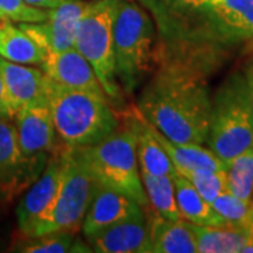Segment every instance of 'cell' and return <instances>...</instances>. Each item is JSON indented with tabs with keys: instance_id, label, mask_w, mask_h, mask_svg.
I'll return each mask as SVG.
<instances>
[{
	"instance_id": "6da1fadb",
	"label": "cell",
	"mask_w": 253,
	"mask_h": 253,
	"mask_svg": "<svg viewBox=\"0 0 253 253\" xmlns=\"http://www.w3.org/2000/svg\"><path fill=\"white\" fill-rule=\"evenodd\" d=\"M169 61L207 76L232 49L253 54V0H212L191 11L148 4Z\"/></svg>"
},
{
	"instance_id": "7a4b0ae2",
	"label": "cell",
	"mask_w": 253,
	"mask_h": 253,
	"mask_svg": "<svg viewBox=\"0 0 253 253\" xmlns=\"http://www.w3.org/2000/svg\"><path fill=\"white\" fill-rule=\"evenodd\" d=\"M139 114L176 144L206 145L211 96L206 75L187 65L165 59L142 90Z\"/></svg>"
},
{
	"instance_id": "3957f363",
	"label": "cell",
	"mask_w": 253,
	"mask_h": 253,
	"mask_svg": "<svg viewBox=\"0 0 253 253\" xmlns=\"http://www.w3.org/2000/svg\"><path fill=\"white\" fill-rule=\"evenodd\" d=\"M46 103L59 141L69 148L99 144L120 126L109 100L87 91L66 89L51 79Z\"/></svg>"
},
{
	"instance_id": "277c9868",
	"label": "cell",
	"mask_w": 253,
	"mask_h": 253,
	"mask_svg": "<svg viewBox=\"0 0 253 253\" xmlns=\"http://www.w3.org/2000/svg\"><path fill=\"white\" fill-rule=\"evenodd\" d=\"M208 148L226 163L253 146V109L242 69L234 71L211 97Z\"/></svg>"
},
{
	"instance_id": "5b68a950",
	"label": "cell",
	"mask_w": 253,
	"mask_h": 253,
	"mask_svg": "<svg viewBox=\"0 0 253 253\" xmlns=\"http://www.w3.org/2000/svg\"><path fill=\"white\" fill-rule=\"evenodd\" d=\"M113 34L118 84L134 93L156 59L154 17L134 0H118Z\"/></svg>"
},
{
	"instance_id": "8992f818",
	"label": "cell",
	"mask_w": 253,
	"mask_h": 253,
	"mask_svg": "<svg viewBox=\"0 0 253 253\" xmlns=\"http://www.w3.org/2000/svg\"><path fill=\"white\" fill-rule=\"evenodd\" d=\"M136 138L132 120L99 144L79 148L83 162L100 186L120 191L144 208L149 204L136 158Z\"/></svg>"
},
{
	"instance_id": "52a82bcc",
	"label": "cell",
	"mask_w": 253,
	"mask_h": 253,
	"mask_svg": "<svg viewBox=\"0 0 253 253\" xmlns=\"http://www.w3.org/2000/svg\"><path fill=\"white\" fill-rule=\"evenodd\" d=\"M62 159L61 180L52 203L38 219L30 236L58 231H76L84 219L100 183L82 159L79 148L63 145L59 149Z\"/></svg>"
},
{
	"instance_id": "ba28073f",
	"label": "cell",
	"mask_w": 253,
	"mask_h": 253,
	"mask_svg": "<svg viewBox=\"0 0 253 253\" xmlns=\"http://www.w3.org/2000/svg\"><path fill=\"white\" fill-rule=\"evenodd\" d=\"M117 4L118 0L90 1L75 40V49L90 63L103 90L116 103L121 100V87L116 76L113 34Z\"/></svg>"
},
{
	"instance_id": "9c48e42d",
	"label": "cell",
	"mask_w": 253,
	"mask_h": 253,
	"mask_svg": "<svg viewBox=\"0 0 253 253\" xmlns=\"http://www.w3.org/2000/svg\"><path fill=\"white\" fill-rule=\"evenodd\" d=\"M48 159H28L18 145L16 126L0 120V203H9L40 177Z\"/></svg>"
},
{
	"instance_id": "30bf717a",
	"label": "cell",
	"mask_w": 253,
	"mask_h": 253,
	"mask_svg": "<svg viewBox=\"0 0 253 253\" xmlns=\"http://www.w3.org/2000/svg\"><path fill=\"white\" fill-rule=\"evenodd\" d=\"M90 1L68 0L54 9H48V17L42 23H20L28 36L42 51H65L75 48L76 33L81 20Z\"/></svg>"
},
{
	"instance_id": "8fae6325",
	"label": "cell",
	"mask_w": 253,
	"mask_h": 253,
	"mask_svg": "<svg viewBox=\"0 0 253 253\" xmlns=\"http://www.w3.org/2000/svg\"><path fill=\"white\" fill-rule=\"evenodd\" d=\"M16 131L20 149L28 159H49L58 152V134L48 103L24 107L16 113Z\"/></svg>"
},
{
	"instance_id": "7c38bea8",
	"label": "cell",
	"mask_w": 253,
	"mask_h": 253,
	"mask_svg": "<svg viewBox=\"0 0 253 253\" xmlns=\"http://www.w3.org/2000/svg\"><path fill=\"white\" fill-rule=\"evenodd\" d=\"M41 69L51 81L62 87L87 91L109 100L90 63L75 48L65 51H45Z\"/></svg>"
},
{
	"instance_id": "4fadbf2b",
	"label": "cell",
	"mask_w": 253,
	"mask_h": 253,
	"mask_svg": "<svg viewBox=\"0 0 253 253\" xmlns=\"http://www.w3.org/2000/svg\"><path fill=\"white\" fill-rule=\"evenodd\" d=\"M61 149V148H59ZM55 152L48 159L40 177L30 187L17 207V222L20 231L26 236L31 235L38 219L52 203L61 180L62 159L61 152Z\"/></svg>"
},
{
	"instance_id": "5bb4252c",
	"label": "cell",
	"mask_w": 253,
	"mask_h": 253,
	"mask_svg": "<svg viewBox=\"0 0 253 253\" xmlns=\"http://www.w3.org/2000/svg\"><path fill=\"white\" fill-rule=\"evenodd\" d=\"M0 75L16 113L24 107L46 103L49 78L42 69L0 58Z\"/></svg>"
},
{
	"instance_id": "9a60e30c",
	"label": "cell",
	"mask_w": 253,
	"mask_h": 253,
	"mask_svg": "<svg viewBox=\"0 0 253 253\" xmlns=\"http://www.w3.org/2000/svg\"><path fill=\"white\" fill-rule=\"evenodd\" d=\"M93 252L149 253V224L145 217L126 219L86 236Z\"/></svg>"
},
{
	"instance_id": "2e32d148",
	"label": "cell",
	"mask_w": 253,
	"mask_h": 253,
	"mask_svg": "<svg viewBox=\"0 0 253 253\" xmlns=\"http://www.w3.org/2000/svg\"><path fill=\"white\" fill-rule=\"evenodd\" d=\"M145 217L142 207L128 196L100 186L82 222L84 236L126 219Z\"/></svg>"
},
{
	"instance_id": "e0dca14e",
	"label": "cell",
	"mask_w": 253,
	"mask_h": 253,
	"mask_svg": "<svg viewBox=\"0 0 253 253\" xmlns=\"http://www.w3.org/2000/svg\"><path fill=\"white\" fill-rule=\"evenodd\" d=\"M136 138V158L142 172L155 176H176V168L161 144L155 128L145 120L139 111L132 118Z\"/></svg>"
},
{
	"instance_id": "ac0fdd59",
	"label": "cell",
	"mask_w": 253,
	"mask_h": 253,
	"mask_svg": "<svg viewBox=\"0 0 253 253\" xmlns=\"http://www.w3.org/2000/svg\"><path fill=\"white\" fill-rule=\"evenodd\" d=\"M151 252L154 253H196L197 242L186 219H166L155 214L149 222Z\"/></svg>"
},
{
	"instance_id": "d6986e66",
	"label": "cell",
	"mask_w": 253,
	"mask_h": 253,
	"mask_svg": "<svg viewBox=\"0 0 253 253\" xmlns=\"http://www.w3.org/2000/svg\"><path fill=\"white\" fill-rule=\"evenodd\" d=\"M174 189L177 208L183 219L196 225L228 226L212 204L203 199L196 187L179 173L174 176Z\"/></svg>"
},
{
	"instance_id": "ffe728a7",
	"label": "cell",
	"mask_w": 253,
	"mask_h": 253,
	"mask_svg": "<svg viewBox=\"0 0 253 253\" xmlns=\"http://www.w3.org/2000/svg\"><path fill=\"white\" fill-rule=\"evenodd\" d=\"M0 58L21 65L41 66L44 51L27 33L13 21L0 20Z\"/></svg>"
},
{
	"instance_id": "44dd1931",
	"label": "cell",
	"mask_w": 253,
	"mask_h": 253,
	"mask_svg": "<svg viewBox=\"0 0 253 253\" xmlns=\"http://www.w3.org/2000/svg\"><path fill=\"white\" fill-rule=\"evenodd\" d=\"M156 131V129H155ZM161 144L168 152L170 161L176 168V172L183 173L187 170H221L225 169V163L210 148L199 144H176L159 131H156Z\"/></svg>"
},
{
	"instance_id": "7402d4cb",
	"label": "cell",
	"mask_w": 253,
	"mask_h": 253,
	"mask_svg": "<svg viewBox=\"0 0 253 253\" xmlns=\"http://www.w3.org/2000/svg\"><path fill=\"white\" fill-rule=\"evenodd\" d=\"M145 193L155 212L166 219H181L174 189V176H155L141 170Z\"/></svg>"
},
{
	"instance_id": "603a6c76",
	"label": "cell",
	"mask_w": 253,
	"mask_h": 253,
	"mask_svg": "<svg viewBox=\"0 0 253 253\" xmlns=\"http://www.w3.org/2000/svg\"><path fill=\"white\" fill-rule=\"evenodd\" d=\"M17 245L16 251L24 253H72L93 252L86 244L78 239L71 231H58L38 236H27Z\"/></svg>"
},
{
	"instance_id": "cb8c5ba5",
	"label": "cell",
	"mask_w": 253,
	"mask_h": 253,
	"mask_svg": "<svg viewBox=\"0 0 253 253\" xmlns=\"http://www.w3.org/2000/svg\"><path fill=\"white\" fill-rule=\"evenodd\" d=\"M228 191L238 199L253 201V146L225 163Z\"/></svg>"
},
{
	"instance_id": "d4e9b609",
	"label": "cell",
	"mask_w": 253,
	"mask_h": 253,
	"mask_svg": "<svg viewBox=\"0 0 253 253\" xmlns=\"http://www.w3.org/2000/svg\"><path fill=\"white\" fill-rule=\"evenodd\" d=\"M212 207L224 218L228 226L251 228L253 226V201L248 203L225 191L212 201Z\"/></svg>"
},
{
	"instance_id": "484cf974",
	"label": "cell",
	"mask_w": 253,
	"mask_h": 253,
	"mask_svg": "<svg viewBox=\"0 0 253 253\" xmlns=\"http://www.w3.org/2000/svg\"><path fill=\"white\" fill-rule=\"evenodd\" d=\"M184 176L187 180L196 187L203 199L212 204L219 194L228 191V181H226V170H187L179 173Z\"/></svg>"
},
{
	"instance_id": "4316f807",
	"label": "cell",
	"mask_w": 253,
	"mask_h": 253,
	"mask_svg": "<svg viewBox=\"0 0 253 253\" xmlns=\"http://www.w3.org/2000/svg\"><path fill=\"white\" fill-rule=\"evenodd\" d=\"M0 14L13 23H42L48 11L28 4L26 0H0Z\"/></svg>"
},
{
	"instance_id": "83f0119b",
	"label": "cell",
	"mask_w": 253,
	"mask_h": 253,
	"mask_svg": "<svg viewBox=\"0 0 253 253\" xmlns=\"http://www.w3.org/2000/svg\"><path fill=\"white\" fill-rule=\"evenodd\" d=\"M144 6L154 4L173 11H191L207 6L212 0H139Z\"/></svg>"
},
{
	"instance_id": "f1b7e54d",
	"label": "cell",
	"mask_w": 253,
	"mask_h": 253,
	"mask_svg": "<svg viewBox=\"0 0 253 253\" xmlns=\"http://www.w3.org/2000/svg\"><path fill=\"white\" fill-rule=\"evenodd\" d=\"M14 116H16V111L13 109V106H11L6 84L3 82L1 75H0V120L11 121V120H14Z\"/></svg>"
},
{
	"instance_id": "f546056e",
	"label": "cell",
	"mask_w": 253,
	"mask_h": 253,
	"mask_svg": "<svg viewBox=\"0 0 253 253\" xmlns=\"http://www.w3.org/2000/svg\"><path fill=\"white\" fill-rule=\"evenodd\" d=\"M246 82H248V87H249V94H251V101H252L253 109V54L249 55V58L246 59L244 68H242Z\"/></svg>"
},
{
	"instance_id": "4dcf8cb0",
	"label": "cell",
	"mask_w": 253,
	"mask_h": 253,
	"mask_svg": "<svg viewBox=\"0 0 253 253\" xmlns=\"http://www.w3.org/2000/svg\"><path fill=\"white\" fill-rule=\"evenodd\" d=\"M28 4L34 6V7H40V9H54L56 6H59L63 1H68V0H26Z\"/></svg>"
},
{
	"instance_id": "1f68e13d",
	"label": "cell",
	"mask_w": 253,
	"mask_h": 253,
	"mask_svg": "<svg viewBox=\"0 0 253 253\" xmlns=\"http://www.w3.org/2000/svg\"><path fill=\"white\" fill-rule=\"evenodd\" d=\"M1 18H4V17H3V16H1V14H0V20H1Z\"/></svg>"
}]
</instances>
